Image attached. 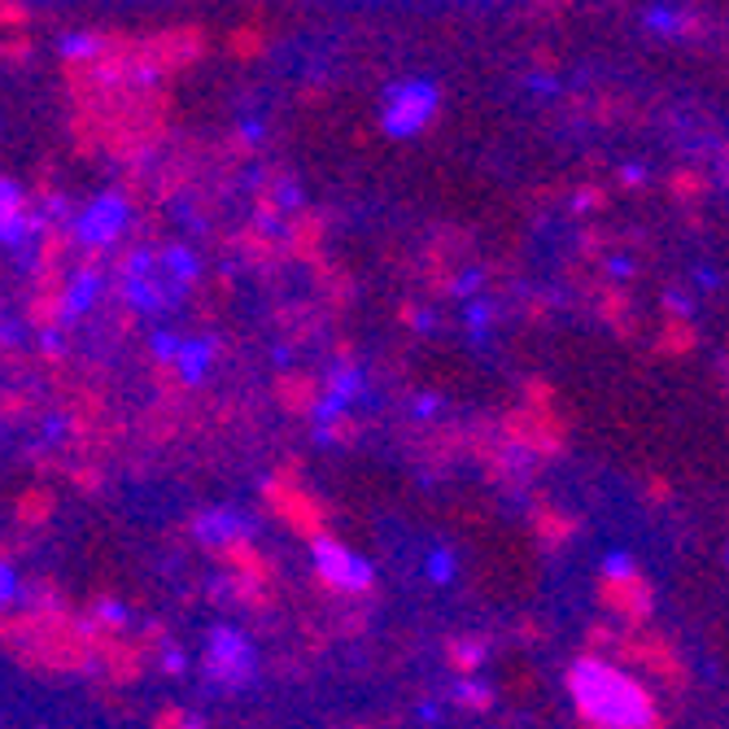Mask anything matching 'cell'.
Instances as JSON below:
<instances>
[{
	"instance_id": "6da1fadb",
	"label": "cell",
	"mask_w": 729,
	"mask_h": 729,
	"mask_svg": "<svg viewBox=\"0 0 729 729\" xmlns=\"http://www.w3.org/2000/svg\"><path fill=\"white\" fill-rule=\"evenodd\" d=\"M572 699H577L581 716L594 720L598 729H646L655 720L646 690L633 677H625L598 659H581L572 668Z\"/></svg>"
},
{
	"instance_id": "7a4b0ae2",
	"label": "cell",
	"mask_w": 729,
	"mask_h": 729,
	"mask_svg": "<svg viewBox=\"0 0 729 729\" xmlns=\"http://www.w3.org/2000/svg\"><path fill=\"white\" fill-rule=\"evenodd\" d=\"M184 293H188V284H180L166 271V262H162L158 249H136L127 258V267H123V297H127L132 310L153 314V310H166L171 301H180Z\"/></svg>"
},
{
	"instance_id": "3957f363",
	"label": "cell",
	"mask_w": 729,
	"mask_h": 729,
	"mask_svg": "<svg viewBox=\"0 0 729 729\" xmlns=\"http://www.w3.org/2000/svg\"><path fill=\"white\" fill-rule=\"evenodd\" d=\"M437 84L429 79H407V84H394L385 92V106H381V127L394 136V140H407V136H420L433 114H437Z\"/></svg>"
},
{
	"instance_id": "277c9868",
	"label": "cell",
	"mask_w": 729,
	"mask_h": 729,
	"mask_svg": "<svg viewBox=\"0 0 729 729\" xmlns=\"http://www.w3.org/2000/svg\"><path fill=\"white\" fill-rule=\"evenodd\" d=\"M127 227H132V201H127L123 193H101V197H92V201L71 219L75 240L88 245V249L114 245Z\"/></svg>"
},
{
	"instance_id": "5b68a950",
	"label": "cell",
	"mask_w": 729,
	"mask_h": 729,
	"mask_svg": "<svg viewBox=\"0 0 729 729\" xmlns=\"http://www.w3.org/2000/svg\"><path fill=\"white\" fill-rule=\"evenodd\" d=\"M206 672L219 681V685H240L254 677V646L240 629H210V642H206Z\"/></svg>"
},
{
	"instance_id": "8992f818",
	"label": "cell",
	"mask_w": 729,
	"mask_h": 729,
	"mask_svg": "<svg viewBox=\"0 0 729 729\" xmlns=\"http://www.w3.org/2000/svg\"><path fill=\"white\" fill-rule=\"evenodd\" d=\"M310 559H314V572H319L328 585H336V590H368V585H372V564L362 559L358 551H345L341 542L319 538V542L310 546Z\"/></svg>"
},
{
	"instance_id": "52a82bcc",
	"label": "cell",
	"mask_w": 729,
	"mask_h": 729,
	"mask_svg": "<svg viewBox=\"0 0 729 729\" xmlns=\"http://www.w3.org/2000/svg\"><path fill=\"white\" fill-rule=\"evenodd\" d=\"M101 293H106V275H101V271H79V275L62 288V297H58V319H62V323H75L79 314H88V310L101 301Z\"/></svg>"
},
{
	"instance_id": "ba28073f",
	"label": "cell",
	"mask_w": 729,
	"mask_h": 729,
	"mask_svg": "<svg viewBox=\"0 0 729 729\" xmlns=\"http://www.w3.org/2000/svg\"><path fill=\"white\" fill-rule=\"evenodd\" d=\"M249 533V520L236 511H206L193 520V538L206 546H236Z\"/></svg>"
},
{
	"instance_id": "9c48e42d",
	"label": "cell",
	"mask_w": 729,
	"mask_h": 729,
	"mask_svg": "<svg viewBox=\"0 0 729 729\" xmlns=\"http://www.w3.org/2000/svg\"><path fill=\"white\" fill-rule=\"evenodd\" d=\"M210 362H214V341L210 336H188L180 358H175V372L184 385H201L206 372H210Z\"/></svg>"
},
{
	"instance_id": "30bf717a",
	"label": "cell",
	"mask_w": 729,
	"mask_h": 729,
	"mask_svg": "<svg viewBox=\"0 0 729 729\" xmlns=\"http://www.w3.org/2000/svg\"><path fill=\"white\" fill-rule=\"evenodd\" d=\"M40 227H45V219L40 214H10V219H0V245L5 249H18L23 254V262H32V245H36V236H40Z\"/></svg>"
},
{
	"instance_id": "8fae6325",
	"label": "cell",
	"mask_w": 729,
	"mask_h": 729,
	"mask_svg": "<svg viewBox=\"0 0 729 729\" xmlns=\"http://www.w3.org/2000/svg\"><path fill=\"white\" fill-rule=\"evenodd\" d=\"M58 53H62L66 62H97V58L106 53V40H101L97 32H66V36L58 40Z\"/></svg>"
},
{
	"instance_id": "7c38bea8",
	"label": "cell",
	"mask_w": 729,
	"mask_h": 729,
	"mask_svg": "<svg viewBox=\"0 0 729 729\" xmlns=\"http://www.w3.org/2000/svg\"><path fill=\"white\" fill-rule=\"evenodd\" d=\"M158 254H162L166 271H171L180 284H188V288H193V280L201 275V262H197V254H193L188 245H180V240H175V245H166V249H158Z\"/></svg>"
},
{
	"instance_id": "4fadbf2b",
	"label": "cell",
	"mask_w": 729,
	"mask_h": 729,
	"mask_svg": "<svg viewBox=\"0 0 729 729\" xmlns=\"http://www.w3.org/2000/svg\"><path fill=\"white\" fill-rule=\"evenodd\" d=\"M23 210H27V197H23V188H18L14 180H5V175H0V219L23 214Z\"/></svg>"
},
{
	"instance_id": "5bb4252c",
	"label": "cell",
	"mask_w": 729,
	"mask_h": 729,
	"mask_svg": "<svg viewBox=\"0 0 729 729\" xmlns=\"http://www.w3.org/2000/svg\"><path fill=\"white\" fill-rule=\"evenodd\" d=\"M18 594H23V581H18L14 564H10V559H0V611H5Z\"/></svg>"
},
{
	"instance_id": "9a60e30c",
	"label": "cell",
	"mask_w": 729,
	"mask_h": 729,
	"mask_svg": "<svg viewBox=\"0 0 729 729\" xmlns=\"http://www.w3.org/2000/svg\"><path fill=\"white\" fill-rule=\"evenodd\" d=\"M180 349H184V336H175V332H153V358H158V362H175Z\"/></svg>"
},
{
	"instance_id": "2e32d148",
	"label": "cell",
	"mask_w": 729,
	"mask_h": 729,
	"mask_svg": "<svg viewBox=\"0 0 729 729\" xmlns=\"http://www.w3.org/2000/svg\"><path fill=\"white\" fill-rule=\"evenodd\" d=\"M97 620H106V625H114V629H119V625H127V620H132V611H127L119 598H101V603H97Z\"/></svg>"
},
{
	"instance_id": "e0dca14e",
	"label": "cell",
	"mask_w": 729,
	"mask_h": 729,
	"mask_svg": "<svg viewBox=\"0 0 729 729\" xmlns=\"http://www.w3.org/2000/svg\"><path fill=\"white\" fill-rule=\"evenodd\" d=\"M66 429H71V420H66V416H49V420H45V442H58Z\"/></svg>"
},
{
	"instance_id": "ac0fdd59",
	"label": "cell",
	"mask_w": 729,
	"mask_h": 729,
	"mask_svg": "<svg viewBox=\"0 0 729 729\" xmlns=\"http://www.w3.org/2000/svg\"><path fill=\"white\" fill-rule=\"evenodd\" d=\"M450 572H455V559H450L446 551H437V555H433V577H437V581H446Z\"/></svg>"
},
{
	"instance_id": "d6986e66",
	"label": "cell",
	"mask_w": 729,
	"mask_h": 729,
	"mask_svg": "<svg viewBox=\"0 0 729 729\" xmlns=\"http://www.w3.org/2000/svg\"><path fill=\"white\" fill-rule=\"evenodd\" d=\"M162 668H166V672H184V651H180V646H166V651H162Z\"/></svg>"
},
{
	"instance_id": "ffe728a7",
	"label": "cell",
	"mask_w": 729,
	"mask_h": 729,
	"mask_svg": "<svg viewBox=\"0 0 729 729\" xmlns=\"http://www.w3.org/2000/svg\"><path fill=\"white\" fill-rule=\"evenodd\" d=\"M607 572H611V577H629V572H633L629 555H611V559H607Z\"/></svg>"
},
{
	"instance_id": "44dd1931",
	"label": "cell",
	"mask_w": 729,
	"mask_h": 729,
	"mask_svg": "<svg viewBox=\"0 0 729 729\" xmlns=\"http://www.w3.org/2000/svg\"><path fill=\"white\" fill-rule=\"evenodd\" d=\"M40 345H45L49 354H58V349H62V332H58V328H49V332L40 336Z\"/></svg>"
}]
</instances>
